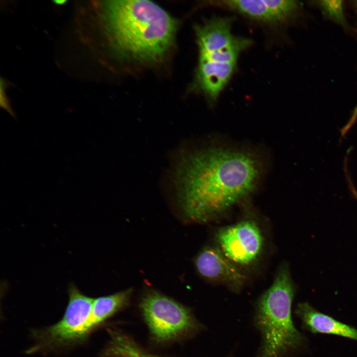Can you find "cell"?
<instances>
[{
	"label": "cell",
	"instance_id": "15",
	"mask_svg": "<svg viewBox=\"0 0 357 357\" xmlns=\"http://www.w3.org/2000/svg\"><path fill=\"white\" fill-rule=\"evenodd\" d=\"M0 106L2 108L7 110L12 116H14V113L10 106L4 92L0 89Z\"/></svg>",
	"mask_w": 357,
	"mask_h": 357
},
{
	"label": "cell",
	"instance_id": "13",
	"mask_svg": "<svg viewBox=\"0 0 357 357\" xmlns=\"http://www.w3.org/2000/svg\"><path fill=\"white\" fill-rule=\"evenodd\" d=\"M110 334L111 340L103 357H162L146 352L119 330H111Z\"/></svg>",
	"mask_w": 357,
	"mask_h": 357
},
{
	"label": "cell",
	"instance_id": "17",
	"mask_svg": "<svg viewBox=\"0 0 357 357\" xmlns=\"http://www.w3.org/2000/svg\"></svg>",
	"mask_w": 357,
	"mask_h": 357
},
{
	"label": "cell",
	"instance_id": "2",
	"mask_svg": "<svg viewBox=\"0 0 357 357\" xmlns=\"http://www.w3.org/2000/svg\"><path fill=\"white\" fill-rule=\"evenodd\" d=\"M101 20L108 45L123 62L155 63L172 47L176 20L155 3L145 0L105 1Z\"/></svg>",
	"mask_w": 357,
	"mask_h": 357
},
{
	"label": "cell",
	"instance_id": "5",
	"mask_svg": "<svg viewBox=\"0 0 357 357\" xmlns=\"http://www.w3.org/2000/svg\"><path fill=\"white\" fill-rule=\"evenodd\" d=\"M216 246L238 267L255 263L264 248V240L258 224L244 220L219 228L215 236Z\"/></svg>",
	"mask_w": 357,
	"mask_h": 357
},
{
	"label": "cell",
	"instance_id": "9",
	"mask_svg": "<svg viewBox=\"0 0 357 357\" xmlns=\"http://www.w3.org/2000/svg\"><path fill=\"white\" fill-rule=\"evenodd\" d=\"M236 65L235 63L198 61L196 83L210 101L217 99L232 76Z\"/></svg>",
	"mask_w": 357,
	"mask_h": 357
},
{
	"label": "cell",
	"instance_id": "8",
	"mask_svg": "<svg viewBox=\"0 0 357 357\" xmlns=\"http://www.w3.org/2000/svg\"><path fill=\"white\" fill-rule=\"evenodd\" d=\"M233 19L214 17L196 27L199 51L221 50L235 43L239 38L231 32Z\"/></svg>",
	"mask_w": 357,
	"mask_h": 357
},
{
	"label": "cell",
	"instance_id": "12",
	"mask_svg": "<svg viewBox=\"0 0 357 357\" xmlns=\"http://www.w3.org/2000/svg\"><path fill=\"white\" fill-rule=\"evenodd\" d=\"M215 4L237 11L255 20L277 23L266 0H221L216 1Z\"/></svg>",
	"mask_w": 357,
	"mask_h": 357
},
{
	"label": "cell",
	"instance_id": "1",
	"mask_svg": "<svg viewBox=\"0 0 357 357\" xmlns=\"http://www.w3.org/2000/svg\"><path fill=\"white\" fill-rule=\"evenodd\" d=\"M262 169L247 150L213 147L182 157L175 181L183 214L201 223L221 216L255 191Z\"/></svg>",
	"mask_w": 357,
	"mask_h": 357
},
{
	"label": "cell",
	"instance_id": "7",
	"mask_svg": "<svg viewBox=\"0 0 357 357\" xmlns=\"http://www.w3.org/2000/svg\"><path fill=\"white\" fill-rule=\"evenodd\" d=\"M195 265L202 277L224 285L234 291L241 290L246 283V275L240 267L216 246L204 248L196 256Z\"/></svg>",
	"mask_w": 357,
	"mask_h": 357
},
{
	"label": "cell",
	"instance_id": "6",
	"mask_svg": "<svg viewBox=\"0 0 357 357\" xmlns=\"http://www.w3.org/2000/svg\"><path fill=\"white\" fill-rule=\"evenodd\" d=\"M68 295L62 319L41 333V341L47 346L71 343L91 331L89 322L94 298L83 294L72 283L68 287Z\"/></svg>",
	"mask_w": 357,
	"mask_h": 357
},
{
	"label": "cell",
	"instance_id": "16",
	"mask_svg": "<svg viewBox=\"0 0 357 357\" xmlns=\"http://www.w3.org/2000/svg\"><path fill=\"white\" fill-rule=\"evenodd\" d=\"M54 3L58 5H63L66 2V0H57L54 1Z\"/></svg>",
	"mask_w": 357,
	"mask_h": 357
},
{
	"label": "cell",
	"instance_id": "4",
	"mask_svg": "<svg viewBox=\"0 0 357 357\" xmlns=\"http://www.w3.org/2000/svg\"><path fill=\"white\" fill-rule=\"evenodd\" d=\"M140 305L151 333L158 340L175 339L195 327L194 319L185 307L160 294L145 295Z\"/></svg>",
	"mask_w": 357,
	"mask_h": 357
},
{
	"label": "cell",
	"instance_id": "10",
	"mask_svg": "<svg viewBox=\"0 0 357 357\" xmlns=\"http://www.w3.org/2000/svg\"><path fill=\"white\" fill-rule=\"evenodd\" d=\"M296 313L313 333L332 334L357 341V330L319 312L307 302L298 305Z\"/></svg>",
	"mask_w": 357,
	"mask_h": 357
},
{
	"label": "cell",
	"instance_id": "11",
	"mask_svg": "<svg viewBox=\"0 0 357 357\" xmlns=\"http://www.w3.org/2000/svg\"><path fill=\"white\" fill-rule=\"evenodd\" d=\"M131 293L132 290L130 289L94 298L89 322L91 331L101 322L126 305Z\"/></svg>",
	"mask_w": 357,
	"mask_h": 357
},
{
	"label": "cell",
	"instance_id": "3",
	"mask_svg": "<svg viewBox=\"0 0 357 357\" xmlns=\"http://www.w3.org/2000/svg\"><path fill=\"white\" fill-rule=\"evenodd\" d=\"M295 291L289 267L283 263L257 302L255 323L262 338L259 357H281L301 344L302 337L292 318Z\"/></svg>",
	"mask_w": 357,
	"mask_h": 357
},
{
	"label": "cell",
	"instance_id": "14",
	"mask_svg": "<svg viewBox=\"0 0 357 357\" xmlns=\"http://www.w3.org/2000/svg\"><path fill=\"white\" fill-rule=\"evenodd\" d=\"M318 6L321 8L324 14L333 21L346 26V21L344 12V6L342 0H319L317 1Z\"/></svg>",
	"mask_w": 357,
	"mask_h": 357
}]
</instances>
